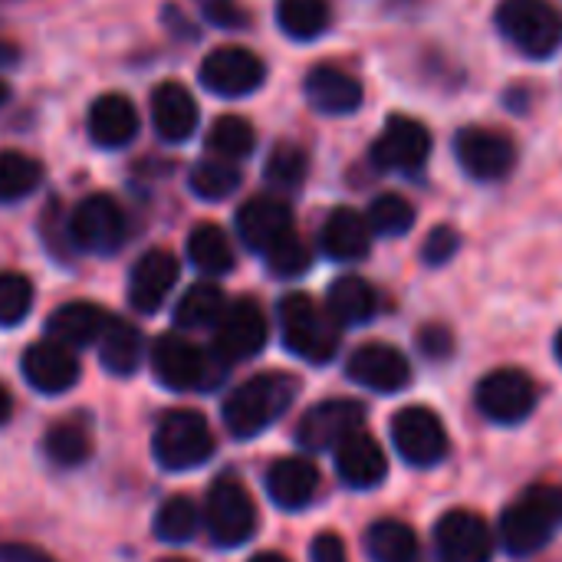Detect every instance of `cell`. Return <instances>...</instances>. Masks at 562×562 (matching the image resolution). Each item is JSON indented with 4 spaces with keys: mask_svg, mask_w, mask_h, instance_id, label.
Returning <instances> with one entry per match:
<instances>
[{
    "mask_svg": "<svg viewBox=\"0 0 562 562\" xmlns=\"http://www.w3.org/2000/svg\"><path fill=\"white\" fill-rule=\"evenodd\" d=\"M300 392L296 375L290 372H260L237 385L224 402V425L234 438H257L273 422L283 418V412L293 405Z\"/></svg>",
    "mask_w": 562,
    "mask_h": 562,
    "instance_id": "cell-1",
    "label": "cell"
},
{
    "mask_svg": "<svg viewBox=\"0 0 562 562\" xmlns=\"http://www.w3.org/2000/svg\"><path fill=\"white\" fill-rule=\"evenodd\" d=\"M497 30L530 59H547L562 43V13L550 0H501Z\"/></svg>",
    "mask_w": 562,
    "mask_h": 562,
    "instance_id": "cell-2",
    "label": "cell"
},
{
    "mask_svg": "<svg viewBox=\"0 0 562 562\" xmlns=\"http://www.w3.org/2000/svg\"><path fill=\"white\" fill-rule=\"evenodd\" d=\"M151 451H155V461L165 471L201 468L211 458V451H214V435H211L207 418L191 412V408L165 412L158 418V425H155Z\"/></svg>",
    "mask_w": 562,
    "mask_h": 562,
    "instance_id": "cell-3",
    "label": "cell"
},
{
    "mask_svg": "<svg viewBox=\"0 0 562 562\" xmlns=\"http://www.w3.org/2000/svg\"><path fill=\"white\" fill-rule=\"evenodd\" d=\"M280 326L286 349L306 362H329L339 349V326L306 293H290L280 300Z\"/></svg>",
    "mask_w": 562,
    "mask_h": 562,
    "instance_id": "cell-4",
    "label": "cell"
},
{
    "mask_svg": "<svg viewBox=\"0 0 562 562\" xmlns=\"http://www.w3.org/2000/svg\"><path fill=\"white\" fill-rule=\"evenodd\" d=\"M204 524H207L211 540L224 550L247 543L257 530V504L250 491L240 481L221 477L207 494Z\"/></svg>",
    "mask_w": 562,
    "mask_h": 562,
    "instance_id": "cell-5",
    "label": "cell"
},
{
    "mask_svg": "<svg viewBox=\"0 0 562 562\" xmlns=\"http://www.w3.org/2000/svg\"><path fill=\"white\" fill-rule=\"evenodd\" d=\"M392 441L412 468H435L448 454V431L425 405H408L392 418Z\"/></svg>",
    "mask_w": 562,
    "mask_h": 562,
    "instance_id": "cell-6",
    "label": "cell"
},
{
    "mask_svg": "<svg viewBox=\"0 0 562 562\" xmlns=\"http://www.w3.org/2000/svg\"><path fill=\"white\" fill-rule=\"evenodd\" d=\"M69 237L89 254H112L125 240V211L112 194H89L72 211Z\"/></svg>",
    "mask_w": 562,
    "mask_h": 562,
    "instance_id": "cell-7",
    "label": "cell"
},
{
    "mask_svg": "<svg viewBox=\"0 0 562 562\" xmlns=\"http://www.w3.org/2000/svg\"><path fill=\"white\" fill-rule=\"evenodd\" d=\"M537 405V385L520 369H497L481 379L477 385V408L484 418L497 425H517L524 422Z\"/></svg>",
    "mask_w": 562,
    "mask_h": 562,
    "instance_id": "cell-8",
    "label": "cell"
},
{
    "mask_svg": "<svg viewBox=\"0 0 562 562\" xmlns=\"http://www.w3.org/2000/svg\"><path fill=\"white\" fill-rule=\"evenodd\" d=\"M263 76H267L263 59L247 46H217L201 63V82L227 99L250 95L254 89L263 86Z\"/></svg>",
    "mask_w": 562,
    "mask_h": 562,
    "instance_id": "cell-9",
    "label": "cell"
},
{
    "mask_svg": "<svg viewBox=\"0 0 562 562\" xmlns=\"http://www.w3.org/2000/svg\"><path fill=\"white\" fill-rule=\"evenodd\" d=\"M267 346V316L254 300H237L214 326V356L221 362L254 359Z\"/></svg>",
    "mask_w": 562,
    "mask_h": 562,
    "instance_id": "cell-10",
    "label": "cell"
},
{
    "mask_svg": "<svg viewBox=\"0 0 562 562\" xmlns=\"http://www.w3.org/2000/svg\"><path fill=\"white\" fill-rule=\"evenodd\" d=\"M458 161L461 168L477 178V181H501L510 175V168L517 165V148L514 142L497 132V128H484V125H471L461 128L458 142H454Z\"/></svg>",
    "mask_w": 562,
    "mask_h": 562,
    "instance_id": "cell-11",
    "label": "cell"
},
{
    "mask_svg": "<svg viewBox=\"0 0 562 562\" xmlns=\"http://www.w3.org/2000/svg\"><path fill=\"white\" fill-rule=\"evenodd\" d=\"M366 422V408L352 398H329L313 405L300 425H296V441L306 451H329L339 448L349 435H356Z\"/></svg>",
    "mask_w": 562,
    "mask_h": 562,
    "instance_id": "cell-12",
    "label": "cell"
},
{
    "mask_svg": "<svg viewBox=\"0 0 562 562\" xmlns=\"http://www.w3.org/2000/svg\"><path fill=\"white\" fill-rule=\"evenodd\" d=\"M431 155V132L408 115H392L372 145V161L385 171H418Z\"/></svg>",
    "mask_w": 562,
    "mask_h": 562,
    "instance_id": "cell-13",
    "label": "cell"
},
{
    "mask_svg": "<svg viewBox=\"0 0 562 562\" xmlns=\"http://www.w3.org/2000/svg\"><path fill=\"white\" fill-rule=\"evenodd\" d=\"M435 547L441 562H491L494 533L471 510H448L435 524Z\"/></svg>",
    "mask_w": 562,
    "mask_h": 562,
    "instance_id": "cell-14",
    "label": "cell"
},
{
    "mask_svg": "<svg viewBox=\"0 0 562 562\" xmlns=\"http://www.w3.org/2000/svg\"><path fill=\"white\" fill-rule=\"evenodd\" d=\"M346 372H349L352 382H359V385H366L372 392H382V395L402 392L412 382V366H408L405 352H398L395 346H385V342L359 346L349 356Z\"/></svg>",
    "mask_w": 562,
    "mask_h": 562,
    "instance_id": "cell-15",
    "label": "cell"
},
{
    "mask_svg": "<svg viewBox=\"0 0 562 562\" xmlns=\"http://www.w3.org/2000/svg\"><path fill=\"white\" fill-rule=\"evenodd\" d=\"M553 530H557L553 517L537 504L530 491L501 517V543L510 557H520V560L540 553L550 543Z\"/></svg>",
    "mask_w": 562,
    "mask_h": 562,
    "instance_id": "cell-16",
    "label": "cell"
},
{
    "mask_svg": "<svg viewBox=\"0 0 562 562\" xmlns=\"http://www.w3.org/2000/svg\"><path fill=\"white\" fill-rule=\"evenodd\" d=\"M178 283V257L168 250H148L138 257L128 277V303L135 313L151 316L161 310L168 293Z\"/></svg>",
    "mask_w": 562,
    "mask_h": 562,
    "instance_id": "cell-17",
    "label": "cell"
},
{
    "mask_svg": "<svg viewBox=\"0 0 562 562\" xmlns=\"http://www.w3.org/2000/svg\"><path fill=\"white\" fill-rule=\"evenodd\" d=\"M237 234L240 240L257 250L267 254L273 244H280L286 234H293V211L286 201L280 198H250L240 211H237Z\"/></svg>",
    "mask_w": 562,
    "mask_h": 562,
    "instance_id": "cell-18",
    "label": "cell"
},
{
    "mask_svg": "<svg viewBox=\"0 0 562 562\" xmlns=\"http://www.w3.org/2000/svg\"><path fill=\"white\" fill-rule=\"evenodd\" d=\"M20 369L26 375V382L43 392V395H59V392H69L76 382H79V359L59 346V342H33L23 359H20Z\"/></svg>",
    "mask_w": 562,
    "mask_h": 562,
    "instance_id": "cell-19",
    "label": "cell"
},
{
    "mask_svg": "<svg viewBox=\"0 0 562 562\" xmlns=\"http://www.w3.org/2000/svg\"><path fill=\"white\" fill-rule=\"evenodd\" d=\"M151 366H155L158 382L171 392H188V389L204 385L201 382L204 379V356L184 336H175V333L161 336L151 349Z\"/></svg>",
    "mask_w": 562,
    "mask_h": 562,
    "instance_id": "cell-20",
    "label": "cell"
},
{
    "mask_svg": "<svg viewBox=\"0 0 562 562\" xmlns=\"http://www.w3.org/2000/svg\"><path fill=\"white\" fill-rule=\"evenodd\" d=\"M303 89L310 105L323 115H349L362 105V82L339 66H313Z\"/></svg>",
    "mask_w": 562,
    "mask_h": 562,
    "instance_id": "cell-21",
    "label": "cell"
},
{
    "mask_svg": "<svg viewBox=\"0 0 562 562\" xmlns=\"http://www.w3.org/2000/svg\"><path fill=\"white\" fill-rule=\"evenodd\" d=\"M336 471L339 477L349 484V487H359V491H369L375 484L385 481L389 474V458L382 451V445L366 435V431H356L349 435L339 448H336Z\"/></svg>",
    "mask_w": 562,
    "mask_h": 562,
    "instance_id": "cell-22",
    "label": "cell"
},
{
    "mask_svg": "<svg viewBox=\"0 0 562 562\" xmlns=\"http://www.w3.org/2000/svg\"><path fill=\"white\" fill-rule=\"evenodd\" d=\"M49 339L66 346V349H82L102 339V333L109 329V316L102 306L86 303V300H72L63 303L59 310H53V316L46 319Z\"/></svg>",
    "mask_w": 562,
    "mask_h": 562,
    "instance_id": "cell-23",
    "label": "cell"
},
{
    "mask_svg": "<svg viewBox=\"0 0 562 562\" xmlns=\"http://www.w3.org/2000/svg\"><path fill=\"white\" fill-rule=\"evenodd\" d=\"M319 491V471L306 458H280L267 471V494L283 510H303Z\"/></svg>",
    "mask_w": 562,
    "mask_h": 562,
    "instance_id": "cell-24",
    "label": "cell"
},
{
    "mask_svg": "<svg viewBox=\"0 0 562 562\" xmlns=\"http://www.w3.org/2000/svg\"><path fill=\"white\" fill-rule=\"evenodd\" d=\"M89 135L102 148H125L138 135V112L128 95H99L89 109Z\"/></svg>",
    "mask_w": 562,
    "mask_h": 562,
    "instance_id": "cell-25",
    "label": "cell"
},
{
    "mask_svg": "<svg viewBox=\"0 0 562 562\" xmlns=\"http://www.w3.org/2000/svg\"><path fill=\"white\" fill-rule=\"evenodd\" d=\"M151 119L165 142H188L198 128V102L181 82H161L151 92Z\"/></svg>",
    "mask_w": 562,
    "mask_h": 562,
    "instance_id": "cell-26",
    "label": "cell"
},
{
    "mask_svg": "<svg viewBox=\"0 0 562 562\" xmlns=\"http://www.w3.org/2000/svg\"><path fill=\"white\" fill-rule=\"evenodd\" d=\"M372 247L369 221L352 207H336L323 224V250L333 260H362Z\"/></svg>",
    "mask_w": 562,
    "mask_h": 562,
    "instance_id": "cell-27",
    "label": "cell"
},
{
    "mask_svg": "<svg viewBox=\"0 0 562 562\" xmlns=\"http://www.w3.org/2000/svg\"><path fill=\"white\" fill-rule=\"evenodd\" d=\"M326 313L336 326H362L379 313V296L362 277H339L329 286Z\"/></svg>",
    "mask_w": 562,
    "mask_h": 562,
    "instance_id": "cell-28",
    "label": "cell"
},
{
    "mask_svg": "<svg viewBox=\"0 0 562 562\" xmlns=\"http://www.w3.org/2000/svg\"><path fill=\"white\" fill-rule=\"evenodd\" d=\"M366 553L372 562H418V537L402 520H379L366 533Z\"/></svg>",
    "mask_w": 562,
    "mask_h": 562,
    "instance_id": "cell-29",
    "label": "cell"
},
{
    "mask_svg": "<svg viewBox=\"0 0 562 562\" xmlns=\"http://www.w3.org/2000/svg\"><path fill=\"white\" fill-rule=\"evenodd\" d=\"M99 359L102 369L112 375H132L142 366V333L128 323H109V329L99 339Z\"/></svg>",
    "mask_w": 562,
    "mask_h": 562,
    "instance_id": "cell-30",
    "label": "cell"
},
{
    "mask_svg": "<svg viewBox=\"0 0 562 562\" xmlns=\"http://www.w3.org/2000/svg\"><path fill=\"white\" fill-rule=\"evenodd\" d=\"M188 257L201 273L221 277L234 267V247L217 224H198L188 237Z\"/></svg>",
    "mask_w": 562,
    "mask_h": 562,
    "instance_id": "cell-31",
    "label": "cell"
},
{
    "mask_svg": "<svg viewBox=\"0 0 562 562\" xmlns=\"http://www.w3.org/2000/svg\"><path fill=\"white\" fill-rule=\"evenodd\" d=\"M227 303H224V290L214 283H194L175 306V323L181 329H207L217 326V319L224 316Z\"/></svg>",
    "mask_w": 562,
    "mask_h": 562,
    "instance_id": "cell-32",
    "label": "cell"
},
{
    "mask_svg": "<svg viewBox=\"0 0 562 562\" xmlns=\"http://www.w3.org/2000/svg\"><path fill=\"white\" fill-rule=\"evenodd\" d=\"M277 23L293 40H316L329 26L326 0H277Z\"/></svg>",
    "mask_w": 562,
    "mask_h": 562,
    "instance_id": "cell-33",
    "label": "cell"
},
{
    "mask_svg": "<svg viewBox=\"0 0 562 562\" xmlns=\"http://www.w3.org/2000/svg\"><path fill=\"white\" fill-rule=\"evenodd\" d=\"M43 181V165L23 151H0V204L23 201Z\"/></svg>",
    "mask_w": 562,
    "mask_h": 562,
    "instance_id": "cell-34",
    "label": "cell"
},
{
    "mask_svg": "<svg viewBox=\"0 0 562 562\" xmlns=\"http://www.w3.org/2000/svg\"><path fill=\"white\" fill-rule=\"evenodd\" d=\"M46 458L59 468H79L92 458V438L76 422H59L46 431Z\"/></svg>",
    "mask_w": 562,
    "mask_h": 562,
    "instance_id": "cell-35",
    "label": "cell"
},
{
    "mask_svg": "<svg viewBox=\"0 0 562 562\" xmlns=\"http://www.w3.org/2000/svg\"><path fill=\"white\" fill-rule=\"evenodd\" d=\"M240 188V171L227 158H204L191 168V191L204 201H224Z\"/></svg>",
    "mask_w": 562,
    "mask_h": 562,
    "instance_id": "cell-36",
    "label": "cell"
},
{
    "mask_svg": "<svg viewBox=\"0 0 562 562\" xmlns=\"http://www.w3.org/2000/svg\"><path fill=\"white\" fill-rule=\"evenodd\" d=\"M211 151L217 158H227V161H237V158H247L257 145V135H254V125L240 115H221L211 128V138H207Z\"/></svg>",
    "mask_w": 562,
    "mask_h": 562,
    "instance_id": "cell-37",
    "label": "cell"
},
{
    "mask_svg": "<svg viewBox=\"0 0 562 562\" xmlns=\"http://www.w3.org/2000/svg\"><path fill=\"white\" fill-rule=\"evenodd\" d=\"M372 234H382V237H402L415 227V207L408 198L402 194H379L372 204H369V214H366Z\"/></svg>",
    "mask_w": 562,
    "mask_h": 562,
    "instance_id": "cell-38",
    "label": "cell"
},
{
    "mask_svg": "<svg viewBox=\"0 0 562 562\" xmlns=\"http://www.w3.org/2000/svg\"><path fill=\"white\" fill-rule=\"evenodd\" d=\"M198 533V507L191 497H168L155 517V537L165 543H188Z\"/></svg>",
    "mask_w": 562,
    "mask_h": 562,
    "instance_id": "cell-39",
    "label": "cell"
},
{
    "mask_svg": "<svg viewBox=\"0 0 562 562\" xmlns=\"http://www.w3.org/2000/svg\"><path fill=\"white\" fill-rule=\"evenodd\" d=\"M306 171H310V158L300 145H277L270 151V161H267V181L283 188V191H293L306 181Z\"/></svg>",
    "mask_w": 562,
    "mask_h": 562,
    "instance_id": "cell-40",
    "label": "cell"
},
{
    "mask_svg": "<svg viewBox=\"0 0 562 562\" xmlns=\"http://www.w3.org/2000/svg\"><path fill=\"white\" fill-rule=\"evenodd\" d=\"M33 310V283L23 273H0V326H16Z\"/></svg>",
    "mask_w": 562,
    "mask_h": 562,
    "instance_id": "cell-41",
    "label": "cell"
},
{
    "mask_svg": "<svg viewBox=\"0 0 562 562\" xmlns=\"http://www.w3.org/2000/svg\"><path fill=\"white\" fill-rule=\"evenodd\" d=\"M263 257H267V267H270L277 277H300V273H306L310 263H313L310 247H306L296 234H286V237H283L280 244H273Z\"/></svg>",
    "mask_w": 562,
    "mask_h": 562,
    "instance_id": "cell-42",
    "label": "cell"
},
{
    "mask_svg": "<svg viewBox=\"0 0 562 562\" xmlns=\"http://www.w3.org/2000/svg\"><path fill=\"white\" fill-rule=\"evenodd\" d=\"M458 247H461L458 231L448 227V224H441V227H435V231L425 237V244H422V260L431 263V267H441V263H448V260L458 254Z\"/></svg>",
    "mask_w": 562,
    "mask_h": 562,
    "instance_id": "cell-43",
    "label": "cell"
},
{
    "mask_svg": "<svg viewBox=\"0 0 562 562\" xmlns=\"http://www.w3.org/2000/svg\"><path fill=\"white\" fill-rule=\"evenodd\" d=\"M198 10L214 23V26H247V10L237 0H194Z\"/></svg>",
    "mask_w": 562,
    "mask_h": 562,
    "instance_id": "cell-44",
    "label": "cell"
},
{
    "mask_svg": "<svg viewBox=\"0 0 562 562\" xmlns=\"http://www.w3.org/2000/svg\"><path fill=\"white\" fill-rule=\"evenodd\" d=\"M313 562H346V547L336 533H319L310 547Z\"/></svg>",
    "mask_w": 562,
    "mask_h": 562,
    "instance_id": "cell-45",
    "label": "cell"
},
{
    "mask_svg": "<svg viewBox=\"0 0 562 562\" xmlns=\"http://www.w3.org/2000/svg\"><path fill=\"white\" fill-rule=\"evenodd\" d=\"M530 494L537 497V504L553 517V524H562V484H537L530 487Z\"/></svg>",
    "mask_w": 562,
    "mask_h": 562,
    "instance_id": "cell-46",
    "label": "cell"
},
{
    "mask_svg": "<svg viewBox=\"0 0 562 562\" xmlns=\"http://www.w3.org/2000/svg\"><path fill=\"white\" fill-rule=\"evenodd\" d=\"M422 349H425V356H431V359L451 356V333H448L445 326H428V329L422 333Z\"/></svg>",
    "mask_w": 562,
    "mask_h": 562,
    "instance_id": "cell-47",
    "label": "cell"
},
{
    "mask_svg": "<svg viewBox=\"0 0 562 562\" xmlns=\"http://www.w3.org/2000/svg\"><path fill=\"white\" fill-rule=\"evenodd\" d=\"M0 562H53V557L26 543H0Z\"/></svg>",
    "mask_w": 562,
    "mask_h": 562,
    "instance_id": "cell-48",
    "label": "cell"
},
{
    "mask_svg": "<svg viewBox=\"0 0 562 562\" xmlns=\"http://www.w3.org/2000/svg\"><path fill=\"white\" fill-rule=\"evenodd\" d=\"M10 415H13V398H10L7 385H0V425H7Z\"/></svg>",
    "mask_w": 562,
    "mask_h": 562,
    "instance_id": "cell-49",
    "label": "cell"
},
{
    "mask_svg": "<svg viewBox=\"0 0 562 562\" xmlns=\"http://www.w3.org/2000/svg\"><path fill=\"white\" fill-rule=\"evenodd\" d=\"M250 562H290L283 553H257Z\"/></svg>",
    "mask_w": 562,
    "mask_h": 562,
    "instance_id": "cell-50",
    "label": "cell"
},
{
    "mask_svg": "<svg viewBox=\"0 0 562 562\" xmlns=\"http://www.w3.org/2000/svg\"><path fill=\"white\" fill-rule=\"evenodd\" d=\"M557 359L562 362V329H560V336H557Z\"/></svg>",
    "mask_w": 562,
    "mask_h": 562,
    "instance_id": "cell-51",
    "label": "cell"
},
{
    "mask_svg": "<svg viewBox=\"0 0 562 562\" xmlns=\"http://www.w3.org/2000/svg\"><path fill=\"white\" fill-rule=\"evenodd\" d=\"M3 99H7V82L0 79V105H3Z\"/></svg>",
    "mask_w": 562,
    "mask_h": 562,
    "instance_id": "cell-52",
    "label": "cell"
},
{
    "mask_svg": "<svg viewBox=\"0 0 562 562\" xmlns=\"http://www.w3.org/2000/svg\"><path fill=\"white\" fill-rule=\"evenodd\" d=\"M161 562H188V560H161Z\"/></svg>",
    "mask_w": 562,
    "mask_h": 562,
    "instance_id": "cell-53",
    "label": "cell"
}]
</instances>
